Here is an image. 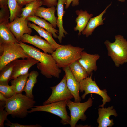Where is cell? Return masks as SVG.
I'll list each match as a JSON object with an SVG mask.
<instances>
[{"label": "cell", "instance_id": "6da1fadb", "mask_svg": "<svg viewBox=\"0 0 127 127\" xmlns=\"http://www.w3.org/2000/svg\"><path fill=\"white\" fill-rule=\"evenodd\" d=\"M24 51L30 57L38 60L37 67L41 73L47 78L53 76L58 78L61 70L58 67L52 55L43 52L38 49L20 42L19 43Z\"/></svg>", "mask_w": 127, "mask_h": 127}, {"label": "cell", "instance_id": "7a4b0ae2", "mask_svg": "<svg viewBox=\"0 0 127 127\" xmlns=\"http://www.w3.org/2000/svg\"><path fill=\"white\" fill-rule=\"evenodd\" d=\"M36 101L22 93L16 94L8 99L5 109L13 117L23 118L28 113V110L34 107Z\"/></svg>", "mask_w": 127, "mask_h": 127}, {"label": "cell", "instance_id": "3957f363", "mask_svg": "<svg viewBox=\"0 0 127 127\" xmlns=\"http://www.w3.org/2000/svg\"><path fill=\"white\" fill-rule=\"evenodd\" d=\"M84 48L71 44L62 45L51 54L59 68L69 66L81 58Z\"/></svg>", "mask_w": 127, "mask_h": 127}, {"label": "cell", "instance_id": "277c9868", "mask_svg": "<svg viewBox=\"0 0 127 127\" xmlns=\"http://www.w3.org/2000/svg\"><path fill=\"white\" fill-rule=\"evenodd\" d=\"M115 41L111 42L107 40L104 42L108 51V55L119 67L127 62V41L123 36L120 35L115 36Z\"/></svg>", "mask_w": 127, "mask_h": 127}, {"label": "cell", "instance_id": "5b68a950", "mask_svg": "<svg viewBox=\"0 0 127 127\" xmlns=\"http://www.w3.org/2000/svg\"><path fill=\"white\" fill-rule=\"evenodd\" d=\"M19 43L0 42V71L16 60L31 57L24 51Z\"/></svg>", "mask_w": 127, "mask_h": 127}, {"label": "cell", "instance_id": "8992f818", "mask_svg": "<svg viewBox=\"0 0 127 127\" xmlns=\"http://www.w3.org/2000/svg\"><path fill=\"white\" fill-rule=\"evenodd\" d=\"M67 100L52 103L43 105L34 106L28 113L37 111H43L53 114L60 117V123L63 125L70 124L71 118L68 114L66 109Z\"/></svg>", "mask_w": 127, "mask_h": 127}, {"label": "cell", "instance_id": "52a82bcc", "mask_svg": "<svg viewBox=\"0 0 127 127\" xmlns=\"http://www.w3.org/2000/svg\"><path fill=\"white\" fill-rule=\"evenodd\" d=\"M93 103L92 99L89 97L87 100L83 103L75 102L70 100H67V105L70 112L71 127H75L79 120L85 121L87 117L85 114L86 110L91 106Z\"/></svg>", "mask_w": 127, "mask_h": 127}, {"label": "cell", "instance_id": "ba28073f", "mask_svg": "<svg viewBox=\"0 0 127 127\" xmlns=\"http://www.w3.org/2000/svg\"><path fill=\"white\" fill-rule=\"evenodd\" d=\"M92 74V72L89 76H88L80 82V92L84 91V93L81 96V98L83 99H84L86 95L90 93L98 94L103 98V103L99 107H103L106 102L110 101L111 99L107 95V90L106 89L103 90H101L97 86L95 81L93 80Z\"/></svg>", "mask_w": 127, "mask_h": 127}, {"label": "cell", "instance_id": "9c48e42d", "mask_svg": "<svg viewBox=\"0 0 127 127\" xmlns=\"http://www.w3.org/2000/svg\"><path fill=\"white\" fill-rule=\"evenodd\" d=\"M52 93L48 99L43 103V105L61 101L70 100L74 98L67 84L65 75L60 82L56 85L50 87Z\"/></svg>", "mask_w": 127, "mask_h": 127}, {"label": "cell", "instance_id": "30bf717a", "mask_svg": "<svg viewBox=\"0 0 127 127\" xmlns=\"http://www.w3.org/2000/svg\"><path fill=\"white\" fill-rule=\"evenodd\" d=\"M28 21L21 17H17L12 22L6 24L17 40L20 42L22 36L25 34L30 35L32 32L28 25Z\"/></svg>", "mask_w": 127, "mask_h": 127}, {"label": "cell", "instance_id": "8fae6325", "mask_svg": "<svg viewBox=\"0 0 127 127\" xmlns=\"http://www.w3.org/2000/svg\"><path fill=\"white\" fill-rule=\"evenodd\" d=\"M12 62L13 69L10 80L27 74L30 68L39 63L38 60L32 57L22 60L17 59Z\"/></svg>", "mask_w": 127, "mask_h": 127}, {"label": "cell", "instance_id": "7c38bea8", "mask_svg": "<svg viewBox=\"0 0 127 127\" xmlns=\"http://www.w3.org/2000/svg\"><path fill=\"white\" fill-rule=\"evenodd\" d=\"M21 42L30 44L42 50L44 52L51 54L56 49L46 40L37 35L32 36L28 34L22 36Z\"/></svg>", "mask_w": 127, "mask_h": 127}, {"label": "cell", "instance_id": "4fadbf2b", "mask_svg": "<svg viewBox=\"0 0 127 127\" xmlns=\"http://www.w3.org/2000/svg\"><path fill=\"white\" fill-rule=\"evenodd\" d=\"M65 72L67 87L74 98V102H80L81 98L80 96V83L78 82L72 74L69 66L62 68Z\"/></svg>", "mask_w": 127, "mask_h": 127}, {"label": "cell", "instance_id": "5bb4252c", "mask_svg": "<svg viewBox=\"0 0 127 127\" xmlns=\"http://www.w3.org/2000/svg\"><path fill=\"white\" fill-rule=\"evenodd\" d=\"M98 117L97 119V122L98 127H111L114 124L113 119H110L111 115L116 117L118 115L115 110L113 109L112 106L107 108H99L98 109Z\"/></svg>", "mask_w": 127, "mask_h": 127}, {"label": "cell", "instance_id": "9a60e30c", "mask_svg": "<svg viewBox=\"0 0 127 127\" xmlns=\"http://www.w3.org/2000/svg\"><path fill=\"white\" fill-rule=\"evenodd\" d=\"M100 57V56L98 54H90L83 51L78 61L89 76L93 71L95 72L97 70L96 62Z\"/></svg>", "mask_w": 127, "mask_h": 127}, {"label": "cell", "instance_id": "2e32d148", "mask_svg": "<svg viewBox=\"0 0 127 127\" xmlns=\"http://www.w3.org/2000/svg\"><path fill=\"white\" fill-rule=\"evenodd\" d=\"M111 4L112 3H111L99 15L95 17H91L90 19L85 28L82 32L81 33L82 34L85 35L86 37H88L92 34V32L96 27L104 24L103 22L105 19V18L103 19V16Z\"/></svg>", "mask_w": 127, "mask_h": 127}, {"label": "cell", "instance_id": "e0dca14e", "mask_svg": "<svg viewBox=\"0 0 127 127\" xmlns=\"http://www.w3.org/2000/svg\"><path fill=\"white\" fill-rule=\"evenodd\" d=\"M56 10L55 6L48 8L41 6L36 11L35 16L44 18L49 22L54 28H56L57 25V17L55 16Z\"/></svg>", "mask_w": 127, "mask_h": 127}, {"label": "cell", "instance_id": "ac0fdd59", "mask_svg": "<svg viewBox=\"0 0 127 127\" xmlns=\"http://www.w3.org/2000/svg\"><path fill=\"white\" fill-rule=\"evenodd\" d=\"M65 4L64 0H58L56 9L57 10V25L58 28L59 33L58 39L59 42L61 43L63 37H64V34H68L63 26V18L65 12L64 10V5Z\"/></svg>", "mask_w": 127, "mask_h": 127}, {"label": "cell", "instance_id": "d6986e66", "mask_svg": "<svg viewBox=\"0 0 127 127\" xmlns=\"http://www.w3.org/2000/svg\"><path fill=\"white\" fill-rule=\"evenodd\" d=\"M76 13L78 15L75 19L77 24L74 29L75 31H78V35L80 36L85 28L90 19L93 16V15L89 14L87 11H83L82 10L76 11Z\"/></svg>", "mask_w": 127, "mask_h": 127}, {"label": "cell", "instance_id": "ffe728a7", "mask_svg": "<svg viewBox=\"0 0 127 127\" xmlns=\"http://www.w3.org/2000/svg\"><path fill=\"white\" fill-rule=\"evenodd\" d=\"M28 26L35 30L42 37L52 45L56 49L60 47L61 45L57 44L52 36V34L43 28L37 26L34 23L28 22Z\"/></svg>", "mask_w": 127, "mask_h": 127}, {"label": "cell", "instance_id": "44dd1931", "mask_svg": "<svg viewBox=\"0 0 127 127\" xmlns=\"http://www.w3.org/2000/svg\"><path fill=\"white\" fill-rule=\"evenodd\" d=\"M26 19L51 33L54 38H57L58 35L56 34L58 33L59 31L55 29L51 24L47 22L45 19L35 16L28 17Z\"/></svg>", "mask_w": 127, "mask_h": 127}, {"label": "cell", "instance_id": "7402d4cb", "mask_svg": "<svg viewBox=\"0 0 127 127\" xmlns=\"http://www.w3.org/2000/svg\"><path fill=\"white\" fill-rule=\"evenodd\" d=\"M69 66L74 77L79 83L89 76L78 60L73 62Z\"/></svg>", "mask_w": 127, "mask_h": 127}, {"label": "cell", "instance_id": "603a6c76", "mask_svg": "<svg viewBox=\"0 0 127 127\" xmlns=\"http://www.w3.org/2000/svg\"><path fill=\"white\" fill-rule=\"evenodd\" d=\"M42 5L41 0H36L26 4L25 6L22 8L20 17L26 19L28 17L35 16L36 10Z\"/></svg>", "mask_w": 127, "mask_h": 127}, {"label": "cell", "instance_id": "cb8c5ba5", "mask_svg": "<svg viewBox=\"0 0 127 127\" xmlns=\"http://www.w3.org/2000/svg\"><path fill=\"white\" fill-rule=\"evenodd\" d=\"M39 75L38 72L36 71H32L29 73L24 91H25L26 95L30 98L34 99L32 90L37 82V78Z\"/></svg>", "mask_w": 127, "mask_h": 127}, {"label": "cell", "instance_id": "d4e9b609", "mask_svg": "<svg viewBox=\"0 0 127 127\" xmlns=\"http://www.w3.org/2000/svg\"><path fill=\"white\" fill-rule=\"evenodd\" d=\"M0 42L19 43L15 36L4 23L0 24Z\"/></svg>", "mask_w": 127, "mask_h": 127}, {"label": "cell", "instance_id": "484cf974", "mask_svg": "<svg viewBox=\"0 0 127 127\" xmlns=\"http://www.w3.org/2000/svg\"><path fill=\"white\" fill-rule=\"evenodd\" d=\"M29 74L28 72L11 80V86L16 94L21 93L24 91Z\"/></svg>", "mask_w": 127, "mask_h": 127}, {"label": "cell", "instance_id": "4316f807", "mask_svg": "<svg viewBox=\"0 0 127 127\" xmlns=\"http://www.w3.org/2000/svg\"><path fill=\"white\" fill-rule=\"evenodd\" d=\"M8 5L10 13L9 22H11L20 15L22 8L19 5L17 0H8Z\"/></svg>", "mask_w": 127, "mask_h": 127}, {"label": "cell", "instance_id": "83f0119b", "mask_svg": "<svg viewBox=\"0 0 127 127\" xmlns=\"http://www.w3.org/2000/svg\"><path fill=\"white\" fill-rule=\"evenodd\" d=\"M13 69V64L12 62L9 63L0 71V83H8Z\"/></svg>", "mask_w": 127, "mask_h": 127}, {"label": "cell", "instance_id": "f1b7e54d", "mask_svg": "<svg viewBox=\"0 0 127 127\" xmlns=\"http://www.w3.org/2000/svg\"><path fill=\"white\" fill-rule=\"evenodd\" d=\"M0 93L8 99L16 94L11 86L8 83H0Z\"/></svg>", "mask_w": 127, "mask_h": 127}, {"label": "cell", "instance_id": "f546056e", "mask_svg": "<svg viewBox=\"0 0 127 127\" xmlns=\"http://www.w3.org/2000/svg\"><path fill=\"white\" fill-rule=\"evenodd\" d=\"M5 102H0V127H4V123L5 120L8 119L7 117L9 114L5 109L4 110L5 108Z\"/></svg>", "mask_w": 127, "mask_h": 127}, {"label": "cell", "instance_id": "4dcf8cb0", "mask_svg": "<svg viewBox=\"0 0 127 127\" xmlns=\"http://www.w3.org/2000/svg\"><path fill=\"white\" fill-rule=\"evenodd\" d=\"M9 10L8 7L1 8L0 12V24L4 23L6 24L9 22L10 15H9Z\"/></svg>", "mask_w": 127, "mask_h": 127}, {"label": "cell", "instance_id": "1f68e13d", "mask_svg": "<svg viewBox=\"0 0 127 127\" xmlns=\"http://www.w3.org/2000/svg\"><path fill=\"white\" fill-rule=\"evenodd\" d=\"M7 122L5 124L7 126L10 127H41L42 126L37 124L35 125H23L19 124L17 123H13L11 122L8 119L6 120Z\"/></svg>", "mask_w": 127, "mask_h": 127}, {"label": "cell", "instance_id": "d6a6232c", "mask_svg": "<svg viewBox=\"0 0 127 127\" xmlns=\"http://www.w3.org/2000/svg\"><path fill=\"white\" fill-rule=\"evenodd\" d=\"M43 5L47 6L48 8L57 6V0H42Z\"/></svg>", "mask_w": 127, "mask_h": 127}, {"label": "cell", "instance_id": "836d02e7", "mask_svg": "<svg viewBox=\"0 0 127 127\" xmlns=\"http://www.w3.org/2000/svg\"><path fill=\"white\" fill-rule=\"evenodd\" d=\"M71 3V5L73 7L77 6L79 4V0H67L65 4V8L66 9H67L69 8L70 4Z\"/></svg>", "mask_w": 127, "mask_h": 127}, {"label": "cell", "instance_id": "e575fe53", "mask_svg": "<svg viewBox=\"0 0 127 127\" xmlns=\"http://www.w3.org/2000/svg\"><path fill=\"white\" fill-rule=\"evenodd\" d=\"M8 0H0V7L1 8H5L7 6Z\"/></svg>", "mask_w": 127, "mask_h": 127}, {"label": "cell", "instance_id": "d590c367", "mask_svg": "<svg viewBox=\"0 0 127 127\" xmlns=\"http://www.w3.org/2000/svg\"><path fill=\"white\" fill-rule=\"evenodd\" d=\"M8 99L0 93V101L6 102Z\"/></svg>", "mask_w": 127, "mask_h": 127}, {"label": "cell", "instance_id": "8d00e7d4", "mask_svg": "<svg viewBox=\"0 0 127 127\" xmlns=\"http://www.w3.org/2000/svg\"><path fill=\"white\" fill-rule=\"evenodd\" d=\"M19 5L21 7L24 5V0H17Z\"/></svg>", "mask_w": 127, "mask_h": 127}, {"label": "cell", "instance_id": "74e56055", "mask_svg": "<svg viewBox=\"0 0 127 127\" xmlns=\"http://www.w3.org/2000/svg\"><path fill=\"white\" fill-rule=\"evenodd\" d=\"M36 0H24V5Z\"/></svg>", "mask_w": 127, "mask_h": 127}, {"label": "cell", "instance_id": "f35d334b", "mask_svg": "<svg viewBox=\"0 0 127 127\" xmlns=\"http://www.w3.org/2000/svg\"><path fill=\"white\" fill-rule=\"evenodd\" d=\"M118 0L121 2H124L125 1V0Z\"/></svg>", "mask_w": 127, "mask_h": 127}, {"label": "cell", "instance_id": "ab89813d", "mask_svg": "<svg viewBox=\"0 0 127 127\" xmlns=\"http://www.w3.org/2000/svg\"><path fill=\"white\" fill-rule=\"evenodd\" d=\"M64 2L65 3V4H66V2H67V0H64Z\"/></svg>", "mask_w": 127, "mask_h": 127}]
</instances>
